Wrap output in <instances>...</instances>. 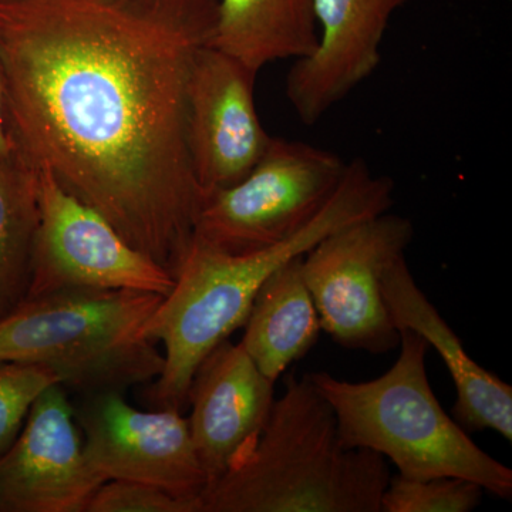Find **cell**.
Listing matches in <instances>:
<instances>
[{
	"label": "cell",
	"instance_id": "6da1fadb",
	"mask_svg": "<svg viewBox=\"0 0 512 512\" xmlns=\"http://www.w3.org/2000/svg\"><path fill=\"white\" fill-rule=\"evenodd\" d=\"M218 0H0L20 150L173 278L204 201L188 84Z\"/></svg>",
	"mask_w": 512,
	"mask_h": 512
},
{
	"label": "cell",
	"instance_id": "7a4b0ae2",
	"mask_svg": "<svg viewBox=\"0 0 512 512\" xmlns=\"http://www.w3.org/2000/svg\"><path fill=\"white\" fill-rule=\"evenodd\" d=\"M382 454L348 448L311 377L286 376L255 443L200 498V512H382Z\"/></svg>",
	"mask_w": 512,
	"mask_h": 512
},
{
	"label": "cell",
	"instance_id": "3957f363",
	"mask_svg": "<svg viewBox=\"0 0 512 512\" xmlns=\"http://www.w3.org/2000/svg\"><path fill=\"white\" fill-rule=\"evenodd\" d=\"M400 355L389 372L369 382L309 373L338 421L348 448L382 454L409 480L461 477L503 500L512 497V470L477 446L451 419L431 389L426 356L430 345L419 333L400 329Z\"/></svg>",
	"mask_w": 512,
	"mask_h": 512
},
{
	"label": "cell",
	"instance_id": "277c9868",
	"mask_svg": "<svg viewBox=\"0 0 512 512\" xmlns=\"http://www.w3.org/2000/svg\"><path fill=\"white\" fill-rule=\"evenodd\" d=\"M163 296L66 289L25 299L0 318V362L46 367L67 390L124 393L163 372L144 328Z\"/></svg>",
	"mask_w": 512,
	"mask_h": 512
},
{
	"label": "cell",
	"instance_id": "5b68a950",
	"mask_svg": "<svg viewBox=\"0 0 512 512\" xmlns=\"http://www.w3.org/2000/svg\"><path fill=\"white\" fill-rule=\"evenodd\" d=\"M346 168L348 163L326 148L271 137L241 181L205 195L192 239L231 255L281 244L325 208Z\"/></svg>",
	"mask_w": 512,
	"mask_h": 512
},
{
	"label": "cell",
	"instance_id": "8992f818",
	"mask_svg": "<svg viewBox=\"0 0 512 512\" xmlns=\"http://www.w3.org/2000/svg\"><path fill=\"white\" fill-rule=\"evenodd\" d=\"M413 238V222L387 211L339 228L303 255V279L320 326L342 348L373 355L399 348L382 276Z\"/></svg>",
	"mask_w": 512,
	"mask_h": 512
},
{
	"label": "cell",
	"instance_id": "52a82bcc",
	"mask_svg": "<svg viewBox=\"0 0 512 512\" xmlns=\"http://www.w3.org/2000/svg\"><path fill=\"white\" fill-rule=\"evenodd\" d=\"M39 198L26 299L66 289H131L167 296L174 288L173 276L131 247L100 212L70 194L46 167H39Z\"/></svg>",
	"mask_w": 512,
	"mask_h": 512
},
{
	"label": "cell",
	"instance_id": "ba28073f",
	"mask_svg": "<svg viewBox=\"0 0 512 512\" xmlns=\"http://www.w3.org/2000/svg\"><path fill=\"white\" fill-rule=\"evenodd\" d=\"M84 453L104 480L156 485L200 500L208 477L180 410H138L124 393L84 394L74 406Z\"/></svg>",
	"mask_w": 512,
	"mask_h": 512
},
{
	"label": "cell",
	"instance_id": "9c48e42d",
	"mask_svg": "<svg viewBox=\"0 0 512 512\" xmlns=\"http://www.w3.org/2000/svg\"><path fill=\"white\" fill-rule=\"evenodd\" d=\"M104 481L84 453L66 387L52 384L0 457V512H86Z\"/></svg>",
	"mask_w": 512,
	"mask_h": 512
},
{
	"label": "cell",
	"instance_id": "30bf717a",
	"mask_svg": "<svg viewBox=\"0 0 512 512\" xmlns=\"http://www.w3.org/2000/svg\"><path fill=\"white\" fill-rule=\"evenodd\" d=\"M256 76L211 45L195 59L188 84V148L204 197L241 181L271 141L256 110Z\"/></svg>",
	"mask_w": 512,
	"mask_h": 512
},
{
	"label": "cell",
	"instance_id": "8fae6325",
	"mask_svg": "<svg viewBox=\"0 0 512 512\" xmlns=\"http://www.w3.org/2000/svg\"><path fill=\"white\" fill-rule=\"evenodd\" d=\"M410 0H313L318 45L295 60L285 94L303 124L318 123L373 76L394 13Z\"/></svg>",
	"mask_w": 512,
	"mask_h": 512
},
{
	"label": "cell",
	"instance_id": "7c38bea8",
	"mask_svg": "<svg viewBox=\"0 0 512 512\" xmlns=\"http://www.w3.org/2000/svg\"><path fill=\"white\" fill-rule=\"evenodd\" d=\"M274 387V380L256 367L241 343L229 339L195 369L187 420L208 487L258 439L274 406Z\"/></svg>",
	"mask_w": 512,
	"mask_h": 512
},
{
	"label": "cell",
	"instance_id": "4fadbf2b",
	"mask_svg": "<svg viewBox=\"0 0 512 512\" xmlns=\"http://www.w3.org/2000/svg\"><path fill=\"white\" fill-rule=\"evenodd\" d=\"M382 293L397 330L419 333L440 353L457 390L453 414L466 431L493 430L512 441V387L474 362L463 343L414 281L406 255L387 266Z\"/></svg>",
	"mask_w": 512,
	"mask_h": 512
},
{
	"label": "cell",
	"instance_id": "5bb4252c",
	"mask_svg": "<svg viewBox=\"0 0 512 512\" xmlns=\"http://www.w3.org/2000/svg\"><path fill=\"white\" fill-rule=\"evenodd\" d=\"M296 256L256 293L241 345L268 379L278 380L319 339L320 319Z\"/></svg>",
	"mask_w": 512,
	"mask_h": 512
},
{
	"label": "cell",
	"instance_id": "9a60e30c",
	"mask_svg": "<svg viewBox=\"0 0 512 512\" xmlns=\"http://www.w3.org/2000/svg\"><path fill=\"white\" fill-rule=\"evenodd\" d=\"M316 45L313 0H218L211 46L256 74L266 64L311 55Z\"/></svg>",
	"mask_w": 512,
	"mask_h": 512
},
{
	"label": "cell",
	"instance_id": "2e32d148",
	"mask_svg": "<svg viewBox=\"0 0 512 512\" xmlns=\"http://www.w3.org/2000/svg\"><path fill=\"white\" fill-rule=\"evenodd\" d=\"M39 222V167L18 146L0 160V318L28 296Z\"/></svg>",
	"mask_w": 512,
	"mask_h": 512
},
{
	"label": "cell",
	"instance_id": "e0dca14e",
	"mask_svg": "<svg viewBox=\"0 0 512 512\" xmlns=\"http://www.w3.org/2000/svg\"><path fill=\"white\" fill-rule=\"evenodd\" d=\"M484 488L461 477L409 480L390 477L382 512H470L480 507Z\"/></svg>",
	"mask_w": 512,
	"mask_h": 512
},
{
	"label": "cell",
	"instance_id": "ac0fdd59",
	"mask_svg": "<svg viewBox=\"0 0 512 512\" xmlns=\"http://www.w3.org/2000/svg\"><path fill=\"white\" fill-rule=\"evenodd\" d=\"M56 383L59 376L46 367L0 362V457L15 443L40 393Z\"/></svg>",
	"mask_w": 512,
	"mask_h": 512
},
{
	"label": "cell",
	"instance_id": "d6986e66",
	"mask_svg": "<svg viewBox=\"0 0 512 512\" xmlns=\"http://www.w3.org/2000/svg\"><path fill=\"white\" fill-rule=\"evenodd\" d=\"M200 500H188L156 485L109 480L97 488L86 512H200Z\"/></svg>",
	"mask_w": 512,
	"mask_h": 512
},
{
	"label": "cell",
	"instance_id": "ffe728a7",
	"mask_svg": "<svg viewBox=\"0 0 512 512\" xmlns=\"http://www.w3.org/2000/svg\"><path fill=\"white\" fill-rule=\"evenodd\" d=\"M18 148L10 128L8 101H6L5 79L0 64V160L9 157Z\"/></svg>",
	"mask_w": 512,
	"mask_h": 512
}]
</instances>
